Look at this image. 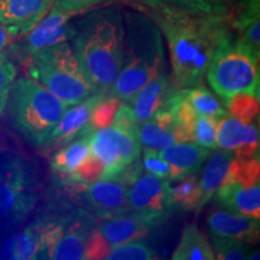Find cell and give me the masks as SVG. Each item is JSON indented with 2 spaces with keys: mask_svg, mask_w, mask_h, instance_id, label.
I'll return each mask as SVG.
<instances>
[{
  "mask_svg": "<svg viewBox=\"0 0 260 260\" xmlns=\"http://www.w3.org/2000/svg\"><path fill=\"white\" fill-rule=\"evenodd\" d=\"M136 11L154 22L167 39L177 88L203 82L223 41L232 38L228 15L193 14L160 0H126Z\"/></svg>",
  "mask_w": 260,
  "mask_h": 260,
  "instance_id": "cell-1",
  "label": "cell"
},
{
  "mask_svg": "<svg viewBox=\"0 0 260 260\" xmlns=\"http://www.w3.org/2000/svg\"><path fill=\"white\" fill-rule=\"evenodd\" d=\"M74 52L81 69L98 93H109L123 63L124 24L118 8L86 15L76 25Z\"/></svg>",
  "mask_w": 260,
  "mask_h": 260,
  "instance_id": "cell-2",
  "label": "cell"
},
{
  "mask_svg": "<svg viewBox=\"0 0 260 260\" xmlns=\"http://www.w3.org/2000/svg\"><path fill=\"white\" fill-rule=\"evenodd\" d=\"M123 24V63L109 94L130 102L146 83L167 74V58L162 34L151 18L140 11H126Z\"/></svg>",
  "mask_w": 260,
  "mask_h": 260,
  "instance_id": "cell-3",
  "label": "cell"
},
{
  "mask_svg": "<svg viewBox=\"0 0 260 260\" xmlns=\"http://www.w3.org/2000/svg\"><path fill=\"white\" fill-rule=\"evenodd\" d=\"M68 107L38 81L19 77L12 83L5 109L16 132L32 147L42 148Z\"/></svg>",
  "mask_w": 260,
  "mask_h": 260,
  "instance_id": "cell-4",
  "label": "cell"
},
{
  "mask_svg": "<svg viewBox=\"0 0 260 260\" xmlns=\"http://www.w3.org/2000/svg\"><path fill=\"white\" fill-rule=\"evenodd\" d=\"M27 60L28 76L67 105H76L98 93L81 69L69 42L35 52Z\"/></svg>",
  "mask_w": 260,
  "mask_h": 260,
  "instance_id": "cell-5",
  "label": "cell"
},
{
  "mask_svg": "<svg viewBox=\"0 0 260 260\" xmlns=\"http://www.w3.org/2000/svg\"><path fill=\"white\" fill-rule=\"evenodd\" d=\"M206 73L210 86L222 99L237 93L259 96V56L233 38L222 42Z\"/></svg>",
  "mask_w": 260,
  "mask_h": 260,
  "instance_id": "cell-6",
  "label": "cell"
},
{
  "mask_svg": "<svg viewBox=\"0 0 260 260\" xmlns=\"http://www.w3.org/2000/svg\"><path fill=\"white\" fill-rule=\"evenodd\" d=\"M32 169L18 158L0 161V223L22 222L38 201Z\"/></svg>",
  "mask_w": 260,
  "mask_h": 260,
  "instance_id": "cell-7",
  "label": "cell"
},
{
  "mask_svg": "<svg viewBox=\"0 0 260 260\" xmlns=\"http://www.w3.org/2000/svg\"><path fill=\"white\" fill-rule=\"evenodd\" d=\"M90 152L105 164L103 178L113 180L126 165L140 158L141 142L138 135L129 134L116 126L94 130L88 134Z\"/></svg>",
  "mask_w": 260,
  "mask_h": 260,
  "instance_id": "cell-8",
  "label": "cell"
},
{
  "mask_svg": "<svg viewBox=\"0 0 260 260\" xmlns=\"http://www.w3.org/2000/svg\"><path fill=\"white\" fill-rule=\"evenodd\" d=\"M128 203L130 212L151 226L164 223L175 209L169 182L151 174L136 178L128 190Z\"/></svg>",
  "mask_w": 260,
  "mask_h": 260,
  "instance_id": "cell-9",
  "label": "cell"
},
{
  "mask_svg": "<svg viewBox=\"0 0 260 260\" xmlns=\"http://www.w3.org/2000/svg\"><path fill=\"white\" fill-rule=\"evenodd\" d=\"M74 15L54 0L40 21L22 35L24 40L17 46L19 54L29 58L35 52L73 40L76 34V25L70 22Z\"/></svg>",
  "mask_w": 260,
  "mask_h": 260,
  "instance_id": "cell-10",
  "label": "cell"
},
{
  "mask_svg": "<svg viewBox=\"0 0 260 260\" xmlns=\"http://www.w3.org/2000/svg\"><path fill=\"white\" fill-rule=\"evenodd\" d=\"M128 184L119 180H102L86 186V200L96 216L110 219L130 212Z\"/></svg>",
  "mask_w": 260,
  "mask_h": 260,
  "instance_id": "cell-11",
  "label": "cell"
},
{
  "mask_svg": "<svg viewBox=\"0 0 260 260\" xmlns=\"http://www.w3.org/2000/svg\"><path fill=\"white\" fill-rule=\"evenodd\" d=\"M104 94L105 93H94L83 102L68 107L51 132L46 144L42 148L47 151L60 148L61 146L67 145L77 135H80L88 124L94 106L104 96Z\"/></svg>",
  "mask_w": 260,
  "mask_h": 260,
  "instance_id": "cell-12",
  "label": "cell"
},
{
  "mask_svg": "<svg viewBox=\"0 0 260 260\" xmlns=\"http://www.w3.org/2000/svg\"><path fill=\"white\" fill-rule=\"evenodd\" d=\"M54 0H0V22L16 38L27 34L42 18Z\"/></svg>",
  "mask_w": 260,
  "mask_h": 260,
  "instance_id": "cell-13",
  "label": "cell"
},
{
  "mask_svg": "<svg viewBox=\"0 0 260 260\" xmlns=\"http://www.w3.org/2000/svg\"><path fill=\"white\" fill-rule=\"evenodd\" d=\"M206 222L212 236L228 237L252 243L259 240V219L243 216L234 211L228 209L211 210Z\"/></svg>",
  "mask_w": 260,
  "mask_h": 260,
  "instance_id": "cell-14",
  "label": "cell"
},
{
  "mask_svg": "<svg viewBox=\"0 0 260 260\" xmlns=\"http://www.w3.org/2000/svg\"><path fill=\"white\" fill-rule=\"evenodd\" d=\"M139 140L144 147L158 151L178 142H187L175 121L170 102L164 109L155 112L148 121L140 123Z\"/></svg>",
  "mask_w": 260,
  "mask_h": 260,
  "instance_id": "cell-15",
  "label": "cell"
},
{
  "mask_svg": "<svg viewBox=\"0 0 260 260\" xmlns=\"http://www.w3.org/2000/svg\"><path fill=\"white\" fill-rule=\"evenodd\" d=\"M176 89L177 87L168 74L154 77L146 83L129 102L133 105L136 122L140 124L148 121L155 112L164 109Z\"/></svg>",
  "mask_w": 260,
  "mask_h": 260,
  "instance_id": "cell-16",
  "label": "cell"
},
{
  "mask_svg": "<svg viewBox=\"0 0 260 260\" xmlns=\"http://www.w3.org/2000/svg\"><path fill=\"white\" fill-rule=\"evenodd\" d=\"M212 153V149L193 144L178 142L159 149V154L169 164V178L178 181L200 170L201 165Z\"/></svg>",
  "mask_w": 260,
  "mask_h": 260,
  "instance_id": "cell-17",
  "label": "cell"
},
{
  "mask_svg": "<svg viewBox=\"0 0 260 260\" xmlns=\"http://www.w3.org/2000/svg\"><path fill=\"white\" fill-rule=\"evenodd\" d=\"M71 226L64 229L63 235L53 247L51 259L80 260L84 259V247L87 239L92 233L90 225L93 219L84 211H77L70 220Z\"/></svg>",
  "mask_w": 260,
  "mask_h": 260,
  "instance_id": "cell-18",
  "label": "cell"
},
{
  "mask_svg": "<svg viewBox=\"0 0 260 260\" xmlns=\"http://www.w3.org/2000/svg\"><path fill=\"white\" fill-rule=\"evenodd\" d=\"M216 194L219 203L228 210L260 219L259 184L243 186L235 181H224Z\"/></svg>",
  "mask_w": 260,
  "mask_h": 260,
  "instance_id": "cell-19",
  "label": "cell"
},
{
  "mask_svg": "<svg viewBox=\"0 0 260 260\" xmlns=\"http://www.w3.org/2000/svg\"><path fill=\"white\" fill-rule=\"evenodd\" d=\"M126 214L128 213L107 219L98 228V230L112 247L126 242L140 241L148 235L151 229L148 223L133 212L129 216Z\"/></svg>",
  "mask_w": 260,
  "mask_h": 260,
  "instance_id": "cell-20",
  "label": "cell"
},
{
  "mask_svg": "<svg viewBox=\"0 0 260 260\" xmlns=\"http://www.w3.org/2000/svg\"><path fill=\"white\" fill-rule=\"evenodd\" d=\"M233 27L235 40L260 57V0H242Z\"/></svg>",
  "mask_w": 260,
  "mask_h": 260,
  "instance_id": "cell-21",
  "label": "cell"
},
{
  "mask_svg": "<svg viewBox=\"0 0 260 260\" xmlns=\"http://www.w3.org/2000/svg\"><path fill=\"white\" fill-rule=\"evenodd\" d=\"M234 159V153L225 149L216 151L210 154L205 170L199 183L201 190V207L206 205L216 195L217 190L225 181L230 165Z\"/></svg>",
  "mask_w": 260,
  "mask_h": 260,
  "instance_id": "cell-22",
  "label": "cell"
},
{
  "mask_svg": "<svg viewBox=\"0 0 260 260\" xmlns=\"http://www.w3.org/2000/svg\"><path fill=\"white\" fill-rule=\"evenodd\" d=\"M89 132H92V130H89L86 126V129L80 134L79 139L61 146L56 153L52 155V170L58 172L59 175H68L79 168L81 162L90 153L88 140Z\"/></svg>",
  "mask_w": 260,
  "mask_h": 260,
  "instance_id": "cell-23",
  "label": "cell"
},
{
  "mask_svg": "<svg viewBox=\"0 0 260 260\" xmlns=\"http://www.w3.org/2000/svg\"><path fill=\"white\" fill-rule=\"evenodd\" d=\"M174 260H213L212 247L195 224L184 228L181 240L171 256Z\"/></svg>",
  "mask_w": 260,
  "mask_h": 260,
  "instance_id": "cell-24",
  "label": "cell"
},
{
  "mask_svg": "<svg viewBox=\"0 0 260 260\" xmlns=\"http://www.w3.org/2000/svg\"><path fill=\"white\" fill-rule=\"evenodd\" d=\"M183 93L197 116L212 117V118L219 119L220 117L228 115L222 103L204 84L199 83L191 87H186L183 88Z\"/></svg>",
  "mask_w": 260,
  "mask_h": 260,
  "instance_id": "cell-25",
  "label": "cell"
},
{
  "mask_svg": "<svg viewBox=\"0 0 260 260\" xmlns=\"http://www.w3.org/2000/svg\"><path fill=\"white\" fill-rule=\"evenodd\" d=\"M40 243V223L37 222L10 240L6 245V253L11 259H37Z\"/></svg>",
  "mask_w": 260,
  "mask_h": 260,
  "instance_id": "cell-26",
  "label": "cell"
},
{
  "mask_svg": "<svg viewBox=\"0 0 260 260\" xmlns=\"http://www.w3.org/2000/svg\"><path fill=\"white\" fill-rule=\"evenodd\" d=\"M180 183L172 189V200L175 207L182 211L201 209V190L199 180L194 174L181 178Z\"/></svg>",
  "mask_w": 260,
  "mask_h": 260,
  "instance_id": "cell-27",
  "label": "cell"
},
{
  "mask_svg": "<svg viewBox=\"0 0 260 260\" xmlns=\"http://www.w3.org/2000/svg\"><path fill=\"white\" fill-rule=\"evenodd\" d=\"M245 124L246 123L230 116L229 113L220 117L217 128V147L234 153V151L241 145L243 140Z\"/></svg>",
  "mask_w": 260,
  "mask_h": 260,
  "instance_id": "cell-28",
  "label": "cell"
},
{
  "mask_svg": "<svg viewBox=\"0 0 260 260\" xmlns=\"http://www.w3.org/2000/svg\"><path fill=\"white\" fill-rule=\"evenodd\" d=\"M224 100V107L230 116L243 123L258 121L259 96L246 93H237Z\"/></svg>",
  "mask_w": 260,
  "mask_h": 260,
  "instance_id": "cell-29",
  "label": "cell"
},
{
  "mask_svg": "<svg viewBox=\"0 0 260 260\" xmlns=\"http://www.w3.org/2000/svg\"><path fill=\"white\" fill-rule=\"evenodd\" d=\"M119 105H121V100L118 98L109 93L104 94V96L96 103V105L92 110L87 128L94 132V130L111 126Z\"/></svg>",
  "mask_w": 260,
  "mask_h": 260,
  "instance_id": "cell-30",
  "label": "cell"
},
{
  "mask_svg": "<svg viewBox=\"0 0 260 260\" xmlns=\"http://www.w3.org/2000/svg\"><path fill=\"white\" fill-rule=\"evenodd\" d=\"M260 160L259 157L248 159L234 158L225 181H235L243 186L259 184Z\"/></svg>",
  "mask_w": 260,
  "mask_h": 260,
  "instance_id": "cell-31",
  "label": "cell"
},
{
  "mask_svg": "<svg viewBox=\"0 0 260 260\" xmlns=\"http://www.w3.org/2000/svg\"><path fill=\"white\" fill-rule=\"evenodd\" d=\"M104 172H105V164L90 152L88 157L81 162L76 170L68 175H61V176L73 183L89 184L102 180Z\"/></svg>",
  "mask_w": 260,
  "mask_h": 260,
  "instance_id": "cell-32",
  "label": "cell"
},
{
  "mask_svg": "<svg viewBox=\"0 0 260 260\" xmlns=\"http://www.w3.org/2000/svg\"><path fill=\"white\" fill-rule=\"evenodd\" d=\"M214 255L220 260H243L251 255V246L245 241L228 239V237L212 236Z\"/></svg>",
  "mask_w": 260,
  "mask_h": 260,
  "instance_id": "cell-33",
  "label": "cell"
},
{
  "mask_svg": "<svg viewBox=\"0 0 260 260\" xmlns=\"http://www.w3.org/2000/svg\"><path fill=\"white\" fill-rule=\"evenodd\" d=\"M106 259L109 260H152L157 259L154 251L140 241H132L113 246Z\"/></svg>",
  "mask_w": 260,
  "mask_h": 260,
  "instance_id": "cell-34",
  "label": "cell"
},
{
  "mask_svg": "<svg viewBox=\"0 0 260 260\" xmlns=\"http://www.w3.org/2000/svg\"><path fill=\"white\" fill-rule=\"evenodd\" d=\"M217 128H218V119L212 117L198 116L193 126V141L203 147L216 149Z\"/></svg>",
  "mask_w": 260,
  "mask_h": 260,
  "instance_id": "cell-35",
  "label": "cell"
},
{
  "mask_svg": "<svg viewBox=\"0 0 260 260\" xmlns=\"http://www.w3.org/2000/svg\"><path fill=\"white\" fill-rule=\"evenodd\" d=\"M160 2L193 14L228 15V6L217 0H160Z\"/></svg>",
  "mask_w": 260,
  "mask_h": 260,
  "instance_id": "cell-36",
  "label": "cell"
},
{
  "mask_svg": "<svg viewBox=\"0 0 260 260\" xmlns=\"http://www.w3.org/2000/svg\"><path fill=\"white\" fill-rule=\"evenodd\" d=\"M259 157V128L258 122L245 124V135L241 145L234 151V158L248 159Z\"/></svg>",
  "mask_w": 260,
  "mask_h": 260,
  "instance_id": "cell-37",
  "label": "cell"
},
{
  "mask_svg": "<svg viewBox=\"0 0 260 260\" xmlns=\"http://www.w3.org/2000/svg\"><path fill=\"white\" fill-rule=\"evenodd\" d=\"M16 77V68L5 53H0V117L5 111L10 89Z\"/></svg>",
  "mask_w": 260,
  "mask_h": 260,
  "instance_id": "cell-38",
  "label": "cell"
},
{
  "mask_svg": "<svg viewBox=\"0 0 260 260\" xmlns=\"http://www.w3.org/2000/svg\"><path fill=\"white\" fill-rule=\"evenodd\" d=\"M142 168H144V170L147 174L153 175V176L164 178V180L169 178L170 168H169L168 162L159 154L158 149L145 147L144 158H142Z\"/></svg>",
  "mask_w": 260,
  "mask_h": 260,
  "instance_id": "cell-39",
  "label": "cell"
},
{
  "mask_svg": "<svg viewBox=\"0 0 260 260\" xmlns=\"http://www.w3.org/2000/svg\"><path fill=\"white\" fill-rule=\"evenodd\" d=\"M112 246L106 241L99 230H92L84 247V259H106Z\"/></svg>",
  "mask_w": 260,
  "mask_h": 260,
  "instance_id": "cell-40",
  "label": "cell"
},
{
  "mask_svg": "<svg viewBox=\"0 0 260 260\" xmlns=\"http://www.w3.org/2000/svg\"><path fill=\"white\" fill-rule=\"evenodd\" d=\"M111 125L124 130L129 134L139 136V123L136 122L133 109L128 104H121L119 105Z\"/></svg>",
  "mask_w": 260,
  "mask_h": 260,
  "instance_id": "cell-41",
  "label": "cell"
},
{
  "mask_svg": "<svg viewBox=\"0 0 260 260\" xmlns=\"http://www.w3.org/2000/svg\"><path fill=\"white\" fill-rule=\"evenodd\" d=\"M56 2L73 14H80V12L86 11L93 6L103 4L107 0H56Z\"/></svg>",
  "mask_w": 260,
  "mask_h": 260,
  "instance_id": "cell-42",
  "label": "cell"
},
{
  "mask_svg": "<svg viewBox=\"0 0 260 260\" xmlns=\"http://www.w3.org/2000/svg\"><path fill=\"white\" fill-rule=\"evenodd\" d=\"M15 39L16 35L14 34V31L0 22V53L4 52L5 48L10 46Z\"/></svg>",
  "mask_w": 260,
  "mask_h": 260,
  "instance_id": "cell-43",
  "label": "cell"
},
{
  "mask_svg": "<svg viewBox=\"0 0 260 260\" xmlns=\"http://www.w3.org/2000/svg\"><path fill=\"white\" fill-rule=\"evenodd\" d=\"M234 2H235V0H222V3H223V4L224 5H230V4H233V3Z\"/></svg>",
  "mask_w": 260,
  "mask_h": 260,
  "instance_id": "cell-44",
  "label": "cell"
}]
</instances>
